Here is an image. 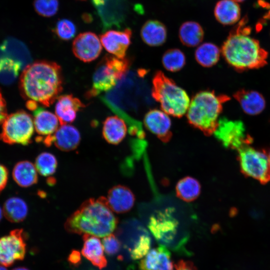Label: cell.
Masks as SVG:
<instances>
[{"label": "cell", "instance_id": "cell-1", "mask_svg": "<svg viewBox=\"0 0 270 270\" xmlns=\"http://www.w3.org/2000/svg\"><path fill=\"white\" fill-rule=\"evenodd\" d=\"M60 66L48 60H37L26 66L20 75L19 88L22 96L45 106L57 99L62 90Z\"/></svg>", "mask_w": 270, "mask_h": 270}, {"label": "cell", "instance_id": "cell-2", "mask_svg": "<svg viewBox=\"0 0 270 270\" xmlns=\"http://www.w3.org/2000/svg\"><path fill=\"white\" fill-rule=\"evenodd\" d=\"M246 17L240 22L224 42L222 53L226 62L237 70L258 68L266 64L268 52L250 36Z\"/></svg>", "mask_w": 270, "mask_h": 270}, {"label": "cell", "instance_id": "cell-3", "mask_svg": "<svg viewBox=\"0 0 270 270\" xmlns=\"http://www.w3.org/2000/svg\"><path fill=\"white\" fill-rule=\"evenodd\" d=\"M118 223L106 198L100 197L84 202L67 219L65 228L71 233L102 238L112 234Z\"/></svg>", "mask_w": 270, "mask_h": 270}, {"label": "cell", "instance_id": "cell-4", "mask_svg": "<svg viewBox=\"0 0 270 270\" xmlns=\"http://www.w3.org/2000/svg\"><path fill=\"white\" fill-rule=\"evenodd\" d=\"M229 100L228 96L218 95L211 90L196 93L190 102L186 112L188 123L201 130L204 135L211 136L218 126V118L223 104Z\"/></svg>", "mask_w": 270, "mask_h": 270}, {"label": "cell", "instance_id": "cell-5", "mask_svg": "<svg viewBox=\"0 0 270 270\" xmlns=\"http://www.w3.org/2000/svg\"><path fill=\"white\" fill-rule=\"evenodd\" d=\"M152 96L161 109L168 114L176 118L187 112L190 100L186 92L161 71H157L152 80Z\"/></svg>", "mask_w": 270, "mask_h": 270}, {"label": "cell", "instance_id": "cell-6", "mask_svg": "<svg viewBox=\"0 0 270 270\" xmlns=\"http://www.w3.org/2000/svg\"><path fill=\"white\" fill-rule=\"evenodd\" d=\"M130 60L106 55L96 68L92 85L86 93V97L90 98L114 88L118 82L128 72Z\"/></svg>", "mask_w": 270, "mask_h": 270}, {"label": "cell", "instance_id": "cell-7", "mask_svg": "<svg viewBox=\"0 0 270 270\" xmlns=\"http://www.w3.org/2000/svg\"><path fill=\"white\" fill-rule=\"evenodd\" d=\"M34 131L32 116L24 110H20L4 120L0 139L8 144L27 145L30 142Z\"/></svg>", "mask_w": 270, "mask_h": 270}, {"label": "cell", "instance_id": "cell-8", "mask_svg": "<svg viewBox=\"0 0 270 270\" xmlns=\"http://www.w3.org/2000/svg\"><path fill=\"white\" fill-rule=\"evenodd\" d=\"M238 160L242 172L262 184L270 181V166L268 154L250 146L238 150Z\"/></svg>", "mask_w": 270, "mask_h": 270}, {"label": "cell", "instance_id": "cell-9", "mask_svg": "<svg viewBox=\"0 0 270 270\" xmlns=\"http://www.w3.org/2000/svg\"><path fill=\"white\" fill-rule=\"evenodd\" d=\"M214 134L226 148L236 150L249 145L252 140L246 132L244 124L239 120L220 118Z\"/></svg>", "mask_w": 270, "mask_h": 270}, {"label": "cell", "instance_id": "cell-10", "mask_svg": "<svg viewBox=\"0 0 270 270\" xmlns=\"http://www.w3.org/2000/svg\"><path fill=\"white\" fill-rule=\"evenodd\" d=\"M25 236L23 230L16 229L0 238V264L10 266L22 260L26 252Z\"/></svg>", "mask_w": 270, "mask_h": 270}, {"label": "cell", "instance_id": "cell-11", "mask_svg": "<svg viewBox=\"0 0 270 270\" xmlns=\"http://www.w3.org/2000/svg\"><path fill=\"white\" fill-rule=\"evenodd\" d=\"M173 210L159 211L150 218L148 228L155 238L162 244H169L174 240L178 228V222L172 216Z\"/></svg>", "mask_w": 270, "mask_h": 270}, {"label": "cell", "instance_id": "cell-12", "mask_svg": "<svg viewBox=\"0 0 270 270\" xmlns=\"http://www.w3.org/2000/svg\"><path fill=\"white\" fill-rule=\"evenodd\" d=\"M72 50L74 56L84 62H90L98 58L102 50L98 37L92 32L78 34L72 42Z\"/></svg>", "mask_w": 270, "mask_h": 270}, {"label": "cell", "instance_id": "cell-13", "mask_svg": "<svg viewBox=\"0 0 270 270\" xmlns=\"http://www.w3.org/2000/svg\"><path fill=\"white\" fill-rule=\"evenodd\" d=\"M47 146L54 144L61 150L69 152L76 149L80 144V134L74 126L64 124L59 127L52 135L40 138Z\"/></svg>", "mask_w": 270, "mask_h": 270}, {"label": "cell", "instance_id": "cell-14", "mask_svg": "<svg viewBox=\"0 0 270 270\" xmlns=\"http://www.w3.org/2000/svg\"><path fill=\"white\" fill-rule=\"evenodd\" d=\"M132 31L110 30L100 36V40L106 50L117 58H124L130 44Z\"/></svg>", "mask_w": 270, "mask_h": 270}, {"label": "cell", "instance_id": "cell-15", "mask_svg": "<svg viewBox=\"0 0 270 270\" xmlns=\"http://www.w3.org/2000/svg\"><path fill=\"white\" fill-rule=\"evenodd\" d=\"M144 123L146 128L162 142H167L171 139V120L164 111L150 110L145 114Z\"/></svg>", "mask_w": 270, "mask_h": 270}, {"label": "cell", "instance_id": "cell-16", "mask_svg": "<svg viewBox=\"0 0 270 270\" xmlns=\"http://www.w3.org/2000/svg\"><path fill=\"white\" fill-rule=\"evenodd\" d=\"M140 270H174L170 252L164 245H160L148 252L139 264Z\"/></svg>", "mask_w": 270, "mask_h": 270}, {"label": "cell", "instance_id": "cell-17", "mask_svg": "<svg viewBox=\"0 0 270 270\" xmlns=\"http://www.w3.org/2000/svg\"><path fill=\"white\" fill-rule=\"evenodd\" d=\"M106 200L113 212L122 214L132 209L134 204L135 197L129 188L117 185L110 190Z\"/></svg>", "mask_w": 270, "mask_h": 270}, {"label": "cell", "instance_id": "cell-18", "mask_svg": "<svg viewBox=\"0 0 270 270\" xmlns=\"http://www.w3.org/2000/svg\"><path fill=\"white\" fill-rule=\"evenodd\" d=\"M55 106V112L61 125L74 122L77 112L86 106L78 98L72 94L58 96Z\"/></svg>", "mask_w": 270, "mask_h": 270}, {"label": "cell", "instance_id": "cell-19", "mask_svg": "<svg viewBox=\"0 0 270 270\" xmlns=\"http://www.w3.org/2000/svg\"><path fill=\"white\" fill-rule=\"evenodd\" d=\"M82 238L84 244L82 254L83 256L100 269L105 268L107 261L104 254L102 244L98 237L85 234Z\"/></svg>", "mask_w": 270, "mask_h": 270}, {"label": "cell", "instance_id": "cell-20", "mask_svg": "<svg viewBox=\"0 0 270 270\" xmlns=\"http://www.w3.org/2000/svg\"><path fill=\"white\" fill-rule=\"evenodd\" d=\"M234 96L238 101L242 110L250 115L259 114L266 106L264 96L254 90H240L236 92Z\"/></svg>", "mask_w": 270, "mask_h": 270}, {"label": "cell", "instance_id": "cell-21", "mask_svg": "<svg viewBox=\"0 0 270 270\" xmlns=\"http://www.w3.org/2000/svg\"><path fill=\"white\" fill-rule=\"evenodd\" d=\"M59 120L56 115L42 108L34 110V124L36 132L42 136L54 134L58 128Z\"/></svg>", "mask_w": 270, "mask_h": 270}, {"label": "cell", "instance_id": "cell-22", "mask_svg": "<svg viewBox=\"0 0 270 270\" xmlns=\"http://www.w3.org/2000/svg\"><path fill=\"white\" fill-rule=\"evenodd\" d=\"M127 128L124 121L118 116L108 117L104 122L102 136L109 144H118L126 136Z\"/></svg>", "mask_w": 270, "mask_h": 270}, {"label": "cell", "instance_id": "cell-23", "mask_svg": "<svg viewBox=\"0 0 270 270\" xmlns=\"http://www.w3.org/2000/svg\"><path fill=\"white\" fill-rule=\"evenodd\" d=\"M142 40L148 46H157L162 44L166 39L167 31L165 26L156 20H149L140 30Z\"/></svg>", "mask_w": 270, "mask_h": 270}, {"label": "cell", "instance_id": "cell-24", "mask_svg": "<svg viewBox=\"0 0 270 270\" xmlns=\"http://www.w3.org/2000/svg\"><path fill=\"white\" fill-rule=\"evenodd\" d=\"M8 57L20 62L23 70L32 62V58L26 45L20 40L12 36L6 38L2 44Z\"/></svg>", "mask_w": 270, "mask_h": 270}, {"label": "cell", "instance_id": "cell-25", "mask_svg": "<svg viewBox=\"0 0 270 270\" xmlns=\"http://www.w3.org/2000/svg\"><path fill=\"white\" fill-rule=\"evenodd\" d=\"M214 14L216 20L221 24H232L240 18V6L234 0H220L214 7Z\"/></svg>", "mask_w": 270, "mask_h": 270}, {"label": "cell", "instance_id": "cell-26", "mask_svg": "<svg viewBox=\"0 0 270 270\" xmlns=\"http://www.w3.org/2000/svg\"><path fill=\"white\" fill-rule=\"evenodd\" d=\"M12 176L20 186L29 187L38 182V171L32 163L28 160L18 162L13 169Z\"/></svg>", "mask_w": 270, "mask_h": 270}, {"label": "cell", "instance_id": "cell-27", "mask_svg": "<svg viewBox=\"0 0 270 270\" xmlns=\"http://www.w3.org/2000/svg\"><path fill=\"white\" fill-rule=\"evenodd\" d=\"M178 36L181 42L185 46L194 47L202 40L204 32L201 26L193 21L183 23L180 28Z\"/></svg>", "mask_w": 270, "mask_h": 270}, {"label": "cell", "instance_id": "cell-28", "mask_svg": "<svg viewBox=\"0 0 270 270\" xmlns=\"http://www.w3.org/2000/svg\"><path fill=\"white\" fill-rule=\"evenodd\" d=\"M3 214L10 222H18L26 218L28 208L26 202L18 197H12L6 200L3 208Z\"/></svg>", "mask_w": 270, "mask_h": 270}, {"label": "cell", "instance_id": "cell-29", "mask_svg": "<svg viewBox=\"0 0 270 270\" xmlns=\"http://www.w3.org/2000/svg\"><path fill=\"white\" fill-rule=\"evenodd\" d=\"M200 185L196 178L186 176L180 180L176 187L177 196L186 202L196 199L200 193Z\"/></svg>", "mask_w": 270, "mask_h": 270}, {"label": "cell", "instance_id": "cell-30", "mask_svg": "<svg viewBox=\"0 0 270 270\" xmlns=\"http://www.w3.org/2000/svg\"><path fill=\"white\" fill-rule=\"evenodd\" d=\"M220 52V48L216 44L205 42L200 45L196 50L195 58L202 66L211 67L218 61Z\"/></svg>", "mask_w": 270, "mask_h": 270}, {"label": "cell", "instance_id": "cell-31", "mask_svg": "<svg viewBox=\"0 0 270 270\" xmlns=\"http://www.w3.org/2000/svg\"><path fill=\"white\" fill-rule=\"evenodd\" d=\"M22 70V66L18 62L8 57L2 59L0 61V82L5 85L12 84Z\"/></svg>", "mask_w": 270, "mask_h": 270}, {"label": "cell", "instance_id": "cell-32", "mask_svg": "<svg viewBox=\"0 0 270 270\" xmlns=\"http://www.w3.org/2000/svg\"><path fill=\"white\" fill-rule=\"evenodd\" d=\"M186 60L184 54L178 48L166 50L162 57L163 66L166 70L172 72L180 70L184 66Z\"/></svg>", "mask_w": 270, "mask_h": 270}, {"label": "cell", "instance_id": "cell-33", "mask_svg": "<svg viewBox=\"0 0 270 270\" xmlns=\"http://www.w3.org/2000/svg\"><path fill=\"white\" fill-rule=\"evenodd\" d=\"M34 166L40 174L48 176L55 172L58 162L56 156L52 154L43 152L36 158Z\"/></svg>", "mask_w": 270, "mask_h": 270}, {"label": "cell", "instance_id": "cell-34", "mask_svg": "<svg viewBox=\"0 0 270 270\" xmlns=\"http://www.w3.org/2000/svg\"><path fill=\"white\" fill-rule=\"evenodd\" d=\"M54 32L62 40H68L74 37L76 30L74 23L68 19H62L56 24Z\"/></svg>", "mask_w": 270, "mask_h": 270}, {"label": "cell", "instance_id": "cell-35", "mask_svg": "<svg viewBox=\"0 0 270 270\" xmlns=\"http://www.w3.org/2000/svg\"><path fill=\"white\" fill-rule=\"evenodd\" d=\"M34 6L36 12L44 17H51L57 12L59 2L58 0H34Z\"/></svg>", "mask_w": 270, "mask_h": 270}, {"label": "cell", "instance_id": "cell-36", "mask_svg": "<svg viewBox=\"0 0 270 270\" xmlns=\"http://www.w3.org/2000/svg\"><path fill=\"white\" fill-rule=\"evenodd\" d=\"M151 246L150 237L146 234H142L130 252V256L134 260L143 258L150 251Z\"/></svg>", "mask_w": 270, "mask_h": 270}, {"label": "cell", "instance_id": "cell-37", "mask_svg": "<svg viewBox=\"0 0 270 270\" xmlns=\"http://www.w3.org/2000/svg\"><path fill=\"white\" fill-rule=\"evenodd\" d=\"M104 250L106 253L110 256L118 253L120 248V242L114 234H112L105 237L102 242Z\"/></svg>", "mask_w": 270, "mask_h": 270}, {"label": "cell", "instance_id": "cell-38", "mask_svg": "<svg viewBox=\"0 0 270 270\" xmlns=\"http://www.w3.org/2000/svg\"><path fill=\"white\" fill-rule=\"evenodd\" d=\"M8 179V170L2 164H0V192L5 188Z\"/></svg>", "mask_w": 270, "mask_h": 270}, {"label": "cell", "instance_id": "cell-39", "mask_svg": "<svg viewBox=\"0 0 270 270\" xmlns=\"http://www.w3.org/2000/svg\"><path fill=\"white\" fill-rule=\"evenodd\" d=\"M68 260L70 264L78 266L81 263V256L80 252L76 250H73L69 254Z\"/></svg>", "mask_w": 270, "mask_h": 270}, {"label": "cell", "instance_id": "cell-40", "mask_svg": "<svg viewBox=\"0 0 270 270\" xmlns=\"http://www.w3.org/2000/svg\"><path fill=\"white\" fill-rule=\"evenodd\" d=\"M7 116L6 102L0 90V124H2Z\"/></svg>", "mask_w": 270, "mask_h": 270}, {"label": "cell", "instance_id": "cell-41", "mask_svg": "<svg viewBox=\"0 0 270 270\" xmlns=\"http://www.w3.org/2000/svg\"><path fill=\"white\" fill-rule=\"evenodd\" d=\"M175 270H196L194 265L190 262L180 261L175 266Z\"/></svg>", "mask_w": 270, "mask_h": 270}, {"label": "cell", "instance_id": "cell-42", "mask_svg": "<svg viewBox=\"0 0 270 270\" xmlns=\"http://www.w3.org/2000/svg\"><path fill=\"white\" fill-rule=\"evenodd\" d=\"M26 108L30 110H34L38 108V103L32 100H28L26 102Z\"/></svg>", "mask_w": 270, "mask_h": 270}, {"label": "cell", "instance_id": "cell-43", "mask_svg": "<svg viewBox=\"0 0 270 270\" xmlns=\"http://www.w3.org/2000/svg\"><path fill=\"white\" fill-rule=\"evenodd\" d=\"M8 56L2 44H0V61L7 58Z\"/></svg>", "mask_w": 270, "mask_h": 270}, {"label": "cell", "instance_id": "cell-44", "mask_svg": "<svg viewBox=\"0 0 270 270\" xmlns=\"http://www.w3.org/2000/svg\"><path fill=\"white\" fill-rule=\"evenodd\" d=\"M103 0H92V2L95 8L99 6Z\"/></svg>", "mask_w": 270, "mask_h": 270}, {"label": "cell", "instance_id": "cell-45", "mask_svg": "<svg viewBox=\"0 0 270 270\" xmlns=\"http://www.w3.org/2000/svg\"><path fill=\"white\" fill-rule=\"evenodd\" d=\"M12 270H29L26 268L19 267V268H15L13 269Z\"/></svg>", "mask_w": 270, "mask_h": 270}, {"label": "cell", "instance_id": "cell-46", "mask_svg": "<svg viewBox=\"0 0 270 270\" xmlns=\"http://www.w3.org/2000/svg\"><path fill=\"white\" fill-rule=\"evenodd\" d=\"M264 18L266 19H270V9L267 14L264 16Z\"/></svg>", "mask_w": 270, "mask_h": 270}, {"label": "cell", "instance_id": "cell-47", "mask_svg": "<svg viewBox=\"0 0 270 270\" xmlns=\"http://www.w3.org/2000/svg\"><path fill=\"white\" fill-rule=\"evenodd\" d=\"M6 266L0 264V270H7Z\"/></svg>", "mask_w": 270, "mask_h": 270}, {"label": "cell", "instance_id": "cell-48", "mask_svg": "<svg viewBox=\"0 0 270 270\" xmlns=\"http://www.w3.org/2000/svg\"><path fill=\"white\" fill-rule=\"evenodd\" d=\"M2 214H3V210L0 208V220L2 218Z\"/></svg>", "mask_w": 270, "mask_h": 270}, {"label": "cell", "instance_id": "cell-49", "mask_svg": "<svg viewBox=\"0 0 270 270\" xmlns=\"http://www.w3.org/2000/svg\"><path fill=\"white\" fill-rule=\"evenodd\" d=\"M268 154L269 164H270V151L269 153Z\"/></svg>", "mask_w": 270, "mask_h": 270}, {"label": "cell", "instance_id": "cell-50", "mask_svg": "<svg viewBox=\"0 0 270 270\" xmlns=\"http://www.w3.org/2000/svg\"><path fill=\"white\" fill-rule=\"evenodd\" d=\"M234 0L235 2H244V1L245 0Z\"/></svg>", "mask_w": 270, "mask_h": 270}, {"label": "cell", "instance_id": "cell-51", "mask_svg": "<svg viewBox=\"0 0 270 270\" xmlns=\"http://www.w3.org/2000/svg\"></svg>", "mask_w": 270, "mask_h": 270}]
</instances>
